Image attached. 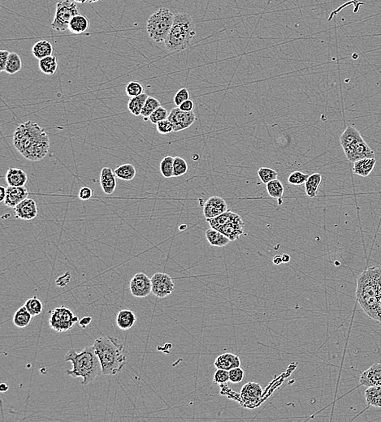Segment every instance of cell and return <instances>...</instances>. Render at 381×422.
I'll list each match as a JSON object with an SVG mask.
<instances>
[{
    "label": "cell",
    "instance_id": "cell-37",
    "mask_svg": "<svg viewBox=\"0 0 381 422\" xmlns=\"http://www.w3.org/2000/svg\"><path fill=\"white\" fill-rule=\"evenodd\" d=\"M266 186H267V193L271 198H278V199L282 198L285 192V188L283 184L278 179L270 181Z\"/></svg>",
    "mask_w": 381,
    "mask_h": 422
},
{
    "label": "cell",
    "instance_id": "cell-28",
    "mask_svg": "<svg viewBox=\"0 0 381 422\" xmlns=\"http://www.w3.org/2000/svg\"><path fill=\"white\" fill-rule=\"evenodd\" d=\"M52 52L53 47L52 43L46 40H42L35 43L32 48L33 54L37 59H42L52 55Z\"/></svg>",
    "mask_w": 381,
    "mask_h": 422
},
{
    "label": "cell",
    "instance_id": "cell-16",
    "mask_svg": "<svg viewBox=\"0 0 381 422\" xmlns=\"http://www.w3.org/2000/svg\"><path fill=\"white\" fill-rule=\"evenodd\" d=\"M359 382L366 388L381 386V363L373 364L370 368L362 373Z\"/></svg>",
    "mask_w": 381,
    "mask_h": 422
},
{
    "label": "cell",
    "instance_id": "cell-47",
    "mask_svg": "<svg viewBox=\"0 0 381 422\" xmlns=\"http://www.w3.org/2000/svg\"><path fill=\"white\" fill-rule=\"evenodd\" d=\"M229 381V371L217 369L214 374V383L215 384H225Z\"/></svg>",
    "mask_w": 381,
    "mask_h": 422
},
{
    "label": "cell",
    "instance_id": "cell-18",
    "mask_svg": "<svg viewBox=\"0 0 381 422\" xmlns=\"http://www.w3.org/2000/svg\"><path fill=\"white\" fill-rule=\"evenodd\" d=\"M221 233L230 239V241H234L239 239L244 234V222L240 215L232 222H228L221 228H219Z\"/></svg>",
    "mask_w": 381,
    "mask_h": 422
},
{
    "label": "cell",
    "instance_id": "cell-51",
    "mask_svg": "<svg viewBox=\"0 0 381 422\" xmlns=\"http://www.w3.org/2000/svg\"><path fill=\"white\" fill-rule=\"evenodd\" d=\"M93 196V190L89 187H82L78 193V198L82 201L89 200Z\"/></svg>",
    "mask_w": 381,
    "mask_h": 422
},
{
    "label": "cell",
    "instance_id": "cell-33",
    "mask_svg": "<svg viewBox=\"0 0 381 422\" xmlns=\"http://www.w3.org/2000/svg\"><path fill=\"white\" fill-rule=\"evenodd\" d=\"M363 136L356 129H354L353 127H347L344 133L340 136V142L342 145V148H345L346 146L351 145L355 141H358L359 139H361Z\"/></svg>",
    "mask_w": 381,
    "mask_h": 422
},
{
    "label": "cell",
    "instance_id": "cell-10",
    "mask_svg": "<svg viewBox=\"0 0 381 422\" xmlns=\"http://www.w3.org/2000/svg\"><path fill=\"white\" fill-rule=\"evenodd\" d=\"M168 118L173 125V131L176 133L183 131L192 126L197 119L193 111H181L179 107L172 109Z\"/></svg>",
    "mask_w": 381,
    "mask_h": 422
},
{
    "label": "cell",
    "instance_id": "cell-43",
    "mask_svg": "<svg viewBox=\"0 0 381 422\" xmlns=\"http://www.w3.org/2000/svg\"><path fill=\"white\" fill-rule=\"evenodd\" d=\"M127 96L129 99L134 97L139 96L144 94V88L141 83L138 82H130L128 83L125 88Z\"/></svg>",
    "mask_w": 381,
    "mask_h": 422
},
{
    "label": "cell",
    "instance_id": "cell-4",
    "mask_svg": "<svg viewBox=\"0 0 381 422\" xmlns=\"http://www.w3.org/2000/svg\"><path fill=\"white\" fill-rule=\"evenodd\" d=\"M195 36V24L192 17L187 13H177L164 44L169 51H182L190 47Z\"/></svg>",
    "mask_w": 381,
    "mask_h": 422
},
{
    "label": "cell",
    "instance_id": "cell-5",
    "mask_svg": "<svg viewBox=\"0 0 381 422\" xmlns=\"http://www.w3.org/2000/svg\"><path fill=\"white\" fill-rule=\"evenodd\" d=\"M356 299L366 315L377 321L376 304L378 296L367 270L363 272L358 279Z\"/></svg>",
    "mask_w": 381,
    "mask_h": 422
},
{
    "label": "cell",
    "instance_id": "cell-42",
    "mask_svg": "<svg viewBox=\"0 0 381 422\" xmlns=\"http://www.w3.org/2000/svg\"><path fill=\"white\" fill-rule=\"evenodd\" d=\"M258 175L262 183L267 185L270 181L277 179L278 173L277 170H273L272 168H261L258 170Z\"/></svg>",
    "mask_w": 381,
    "mask_h": 422
},
{
    "label": "cell",
    "instance_id": "cell-40",
    "mask_svg": "<svg viewBox=\"0 0 381 422\" xmlns=\"http://www.w3.org/2000/svg\"><path fill=\"white\" fill-rule=\"evenodd\" d=\"M189 170L188 164L184 158L176 156L174 158L173 162V176L180 177L186 175Z\"/></svg>",
    "mask_w": 381,
    "mask_h": 422
},
{
    "label": "cell",
    "instance_id": "cell-59",
    "mask_svg": "<svg viewBox=\"0 0 381 422\" xmlns=\"http://www.w3.org/2000/svg\"><path fill=\"white\" fill-rule=\"evenodd\" d=\"M290 262V256L288 254L282 255V262L283 263H288Z\"/></svg>",
    "mask_w": 381,
    "mask_h": 422
},
{
    "label": "cell",
    "instance_id": "cell-8",
    "mask_svg": "<svg viewBox=\"0 0 381 422\" xmlns=\"http://www.w3.org/2000/svg\"><path fill=\"white\" fill-rule=\"evenodd\" d=\"M77 14H79V10L74 1H59L56 4L54 20L52 23V29L58 32H64L65 30H69L70 21Z\"/></svg>",
    "mask_w": 381,
    "mask_h": 422
},
{
    "label": "cell",
    "instance_id": "cell-55",
    "mask_svg": "<svg viewBox=\"0 0 381 422\" xmlns=\"http://www.w3.org/2000/svg\"><path fill=\"white\" fill-rule=\"evenodd\" d=\"M376 311H377V321L381 322V296H379L377 304H376Z\"/></svg>",
    "mask_w": 381,
    "mask_h": 422
},
{
    "label": "cell",
    "instance_id": "cell-34",
    "mask_svg": "<svg viewBox=\"0 0 381 422\" xmlns=\"http://www.w3.org/2000/svg\"><path fill=\"white\" fill-rule=\"evenodd\" d=\"M148 97L147 94L144 93L139 96L129 99V102H128V109H129V112L135 116H141L144 104L146 102V99H148Z\"/></svg>",
    "mask_w": 381,
    "mask_h": 422
},
{
    "label": "cell",
    "instance_id": "cell-44",
    "mask_svg": "<svg viewBox=\"0 0 381 422\" xmlns=\"http://www.w3.org/2000/svg\"><path fill=\"white\" fill-rule=\"evenodd\" d=\"M307 178H308V175L307 174H305V173L302 172V171H299V170H297V171H294V172L291 173L289 175L288 182L290 185H292V186H302V185H304L306 183Z\"/></svg>",
    "mask_w": 381,
    "mask_h": 422
},
{
    "label": "cell",
    "instance_id": "cell-57",
    "mask_svg": "<svg viewBox=\"0 0 381 422\" xmlns=\"http://www.w3.org/2000/svg\"><path fill=\"white\" fill-rule=\"evenodd\" d=\"M273 263L275 265H280V263H282V256L277 255L273 257Z\"/></svg>",
    "mask_w": 381,
    "mask_h": 422
},
{
    "label": "cell",
    "instance_id": "cell-14",
    "mask_svg": "<svg viewBox=\"0 0 381 422\" xmlns=\"http://www.w3.org/2000/svg\"><path fill=\"white\" fill-rule=\"evenodd\" d=\"M228 205L223 198L218 196H213L203 205V215L206 219H212L228 211Z\"/></svg>",
    "mask_w": 381,
    "mask_h": 422
},
{
    "label": "cell",
    "instance_id": "cell-6",
    "mask_svg": "<svg viewBox=\"0 0 381 422\" xmlns=\"http://www.w3.org/2000/svg\"><path fill=\"white\" fill-rule=\"evenodd\" d=\"M174 17L173 13L168 8H162L153 13L146 24L149 37L158 43L164 42L171 30Z\"/></svg>",
    "mask_w": 381,
    "mask_h": 422
},
{
    "label": "cell",
    "instance_id": "cell-20",
    "mask_svg": "<svg viewBox=\"0 0 381 422\" xmlns=\"http://www.w3.org/2000/svg\"><path fill=\"white\" fill-rule=\"evenodd\" d=\"M136 314L130 309H121L116 318L117 326L122 331H128L135 325L137 321Z\"/></svg>",
    "mask_w": 381,
    "mask_h": 422
},
{
    "label": "cell",
    "instance_id": "cell-21",
    "mask_svg": "<svg viewBox=\"0 0 381 422\" xmlns=\"http://www.w3.org/2000/svg\"><path fill=\"white\" fill-rule=\"evenodd\" d=\"M8 186L13 187H23L27 183V174L20 168H8L5 176Z\"/></svg>",
    "mask_w": 381,
    "mask_h": 422
},
{
    "label": "cell",
    "instance_id": "cell-7",
    "mask_svg": "<svg viewBox=\"0 0 381 422\" xmlns=\"http://www.w3.org/2000/svg\"><path fill=\"white\" fill-rule=\"evenodd\" d=\"M49 326L53 331L62 333L70 331L79 321V318L67 307L60 306L50 311Z\"/></svg>",
    "mask_w": 381,
    "mask_h": 422
},
{
    "label": "cell",
    "instance_id": "cell-58",
    "mask_svg": "<svg viewBox=\"0 0 381 422\" xmlns=\"http://www.w3.org/2000/svg\"><path fill=\"white\" fill-rule=\"evenodd\" d=\"M8 389H9V386L7 385L6 383H2L1 386H0V390H1L2 392H6V391H8Z\"/></svg>",
    "mask_w": 381,
    "mask_h": 422
},
{
    "label": "cell",
    "instance_id": "cell-38",
    "mask_svg": "<svg viewBox=\"0 0 381 422\" xmlns=\"http://www.w3.org/2000/svg\"><path fill=\"white\" fill-rule=\"evenodd\" d=\"M160 106L161 103L158 99H156L154 97L149 96L148 99H146V102L144 104L141 116H143V118L146 120H147V119H149V117H150L151 114L153 113L154 111H156V109Z\"/></svg>",
    "mask_w": 381,
    "mask_h": 422
},
{
    "label": "cell",
    "instance_id": "cell-56",
    "mask_svg": "<svg viewBox=\"0 0 381 422\" xmlns=\"http://www.w3.org/2000/svg\"><path fill=\"white\" fill-rule=\"evenodd\" d=\"M7 194V188L4 186H0V203H4Z\"/></svg>",
    "mask_w": 381,
    "mask_h": 422
},
{
    "label": "cell",
    "instance_id": "cell-46",
    "mask_svg": "<svg viewBox=\"0 0 381 422\" xmlns=\"http://www.w3.org/2000/svg\"><path fill=\"white\" fill-rule=\"evenodd\" d=\"M156 129L158 133L162 135H166V134H171L172 132H174L173 125L169 118L158 122V124H156Z\"/></svg>",
    "mask_w": 381,
    "mask_h": 422
},
{
    "label": "cell",
    "instance_id": "cell-19",
    "mask_svg": "<svg viewBox=\"0 0 381 422\" xmlns=\"http://www.w3.org/2000/svg\"><path fill=\"white\" fill-rule=\"evenodd\" d=\"M100 186L102 190L106 195H111L117 188V176L109 168H104L100 174Z\"/></svg>",
    "mask_w": 381,
    "mask_h": 422
},
{
    "label": "cell",
    "instance_id": "cell-49",
    "mask_svg": "<svg viewBox=\"0 0 381 422\" xmlns=\"http://www.w3.org/2000/svg\"><path fill=\"white\" fill-rule=\"evenodd\" d=\"M188 99H190V93H189L188 89L186 88H182L175 94L174 103L176 104V106H179Z\"/></svg>",
    "mask_w": 381,
    "mask_h": 422
},
{
    "label": "cell",
    "instance_id": "cell-25",
    "mask_svg": "<svg viewBox=\"0 0 381 422\" xmlns=\"http://www.w3.org/2000/svg\"><path fill=\"white\" fill-rule=\"evenodd\" d=\"M89 27V19L86 16L77 14L72 18L69 23V30L74 34H82Z\"/></svg>",
    "mask_w": 381,
    "mask_h": 422
},
{
    "label": "cell",
    "instance_id": "cell-1",
    "mask_svg": "<svg viewBox=\"0 0 381 422\" xmlns=\"http://www.w3.org/2000/svg\"><path fill=\"white\" fill-rule=\"evenodd\" d=\"M13 146L28 160L41 161L49 153L50 138L45 129L35 122H25L13 134Z\"/></svg>",
    "mask_w": 381,
    "mask_h": 422
},
{
    "label": "cell",
    "instance_id": "cell-13",
    "mask_svg": "<svg viewBox=\"0 0 381 422\" xmlns=\"http://www.w3.org/2000/svg\"><path fill=\"white\" fill-rule=\"evenodd\" d=\"M262 389L259 383H248L243 386L241 390V398L245 407L254 408L257 406L262 398Z\"/></svg>",
    "mask_w": 381,
    "mask_h": 422
},
{
    "label": "cell",
    "instance_id": "cell-24",
    "mask_svg": "<svg viewBox=\"0 0 381 422\" xmlns=\"http://www.w3.org/2000/svg\"><path fill=\"white\" fill-rule=\"evenodd\" d=\"M206 238L210 245L215 247H225L230 242L228 237L212 227L206 231Z\"/></svg>",
    "mask_w": 381,
    "mask_h": 422
},
{
    "label": "cell",
    "instance_id": "cell-50",
    "mask_svg": "<svg viewBox=\"0 0 381 422\" xmlns=\"http://www.w3.org/2000/svg\"><path fill=\"white\" fill-rule=\"evenodd\" d=\"M9 54H10V52L8 51H6V50L0 51V72L5 71L6 65L8 62Z\"/></svg>",
    "mask_w": 381,
    "mask_h": 422
},
{
    "label": "cell",
    "instance_id": "cell-45",
    "mask_svg": "<svg viewBox=\"0 0 381 422\" xmlns=\"http://www.w3.org/2000/svg\"><path fill=\"white\" fill-rule=\"evenodd\" d=\"M169 112L163 106H158V108L156 109V111H154L153 113L151 114L149 119L150 121L154 124H158V122L163 121L164 119H167L169 118Z\"/></svg>",
    "mask_w": 381,
    "mask_h": 422
},
{
    "label": "cell",
    "instance_id": "cell-41",
    "mask_svg": "<svg viewBox=\"0 0 381 422\" xmlns=\"http://www.w3.org/2000/svg\"><path fill=\"white\" fill-rule=\"evenodd\" d=\"M371 281L373 283L374 287L376 288L377 296H381V268L379 267H370L367 269Z\"/></svg>",
    "mask_w": 381,
    "mask_h": 422
},
{
    "label": "cell",
    "instance_id": "cell-23",
    "mask_svg": "<svg viewBox=\"0 0 381 422\" xmlns=\"http://www.w3.org/2000/svg\"><path fill=\"white\" fill-rule=\"evenodd\" d=\"M376 159L375 158H363L361 160L354 163L353 170L355 175L366 177L371 174L376 166Z\"/></svg>",
    "mask_w": 381,
    "mask_h": 422
},
{
    "label": "cell",
    "instance_id": "cell-52",
    "mask_svg": "<svg viewBox=\"0 0 381 422\" xmlns=\"http://www.w3.org/2000/svg\"><path fill=\"white\" fill-rule=\"evenodd\" d=\"M70 279H71V274H70L69 272H67L65 274H63L62 276L58 278L57 280H56V284L59 287H65V285H67L69 283Z\"/></svg>",
    "mask_w": 381,
    "mask_h": 422
},
{
    "label": "cell",
    "instance_id": "cell-61",
    "mask_svg": "<svg viewBox=\"0 0 381 422\" xmlns=\"http://www.w3.org/2000/svg\"><path fill=\"white\" fill-rule=\"evenodd\" d=\"M100 0H88V3H97V2H99Z\"/></svg>",
    "mask_w": 381,
    "mask_h": 422
},
{
    "label": "cell",
    "instance_id": "cell-29",
    "mask_svg": "<svg viewBox=\"0 0 381 422\" xmlns=\"http://www.w3.org/2000/svg\"><path fill=\"white\" fill-rule=\"evenodd\" d=\"M32 318V315L25 306L20 307L16 311L13 316V323L18 328H25L30 325Z\"/></svg>",
    "mask_w": 381,
    "mask_h": 422
},
{
    "label": "cell",
    "instance_id": "cell-31",
    "mask_svg": "<svg viewBox=\"0 0 381 422\" xmlns=\"http://www.w3.org/2000/svg\"><path fill=\"white\" fill-rule=\"evenodd\" d=\"M114 172L117 178L120 180H124V181H131L136 176L137 170L134 165L129 164V163H125V164L117 167V169L114 170Z\"/></svg>",
    "mask_w": 381,
    "mask_h": 422
},
{
    "label": "cell",
    "instance_id": "cell-22",
    "mask_svg": "<svg viewBox=\"0 0 381 422\" xmlns=\"http://www.w3.org/2000/svg\"><path fill=\"white\" fill-rule=\"evenodd\" d=\"M240 358L233 353H225L220 355L215 360V366L216 369L229 371L232 369L240 367Z\"/></svg>",
    "mask_w": 381,
    "mask_h": 422
},
{
    "label": "cell",
    "instance_id": "cell-36",
    "mask_svg": "<svg viewBox=\"0 0 381 422\" xmlns=\"http://www.w3.org/2000/svg\"><path fill=\"white\" fill-rule=\"evenodd\" d=\"M24 306L26 308L28 311L30 312L33 318L42 314L43 309V304L37 296H33L31 298L28 299L27 301H25Z\"/></svg>",
    "mask_w": 381,
    "mask_h": 422
},
{
    "label": "cell",
    "instance_id": "cell-11",
    "mask_svg": "<svg viewBox=\"0 0 381 422\" xmlns=\"http://www.w3.org/2000/svg\"><path fill=\"white\" fill-rule=\"evenodd\" d=\"M129 290L136 298H145L152 293V283L146 274L137 273L129 283Z\"/></svg>",
    "mask_w": 381,
    "mask_h": 422
},
{
    "label": "cell",
    "instance_id": "cell-12",
    "mask_svg": "<svg viewBox=\"0 0 381 422\" xmlns=\"http://www.w3.org/2000/svg\"><path fill=\"white\" fill-rule=\"evenodd\" d=\"M343 150L348 160L352 163H355L363 158H374L375 156L374 151L366 144V141H364L363 137L351 145L345 147Z\"/></svg>",
    "mask_w": 381,
    "mask_h": 422
},
{
    "label": "cell",
    "instance_id": "cell-48",
    "mask_svg": "<svg viewBox=\"0 0 381 422\" xmlns=\"http://www.w3.org/2000/svg\"><path fill=\"white\" fill-rule=\"evenodd\" d=\"M245 376L244 371L240 367L233 368L229 371V381L233 383H240Z\"/></svg>",
    "mask_w": 381,
    "mask_h": 422
},
{
    "label": "cell",
    "instance_id": "cell-39",
    "mask_svg": "<svg viewBox=\"0 0 381 422\" xmlns=\"http://www.w3.org/2000/svg\"><path fill=\"white\" fill-rule=\"evenodd\" d=\"M174 158L172 156H166L163 158L160 163V172L164 178H171L173 176Z\"/></svg>",
    "mask_w": 381,
    "mask_h": 422
},
{
    "label": "cell",
    "instance_id": "cell-9",
    "mask_svg": "<svg viewBox=\"0 0 381 422\" xmlns=\"http://www.w3.org/2000/svg\"><path fill=\"white\" fill-rule=\"evenodd\" d=\"M151 279L152 293L158 298H165L173 292L175 285L169 274L158 272L153 274Z\"/></svg>",
    "mask_w": 381,
    "mask_h": 422
},
{
    "label": "cell",
    "instance_id": "cell-3",
    "mask_svg": "<svg viewBox=\"0 0 381 422\" xmlns=\"http://www.w3.org/2000/svg\"><path fill=\"white\" fill-rule=\"evenodd\" d=\"M94 350L99 356L104 375H116L126 363L124 346L117 338L104 336L94 340Z\"/></svg>",
    "mask_w": 381,
    "mask_h": 422
},
{
    "label": "cell",
    "instance_id": "cell-32",
    "mask_svg": "<svg viewBox=\"0 0 381 422\" xmlns=\"http://www.w3.org/2000/svg\"><path fill=\"white\" fill-rule=\"evenodd\" d=\"M365 398L369 405L381 407V386L368 387L365 391Z\"/></svg>",
    "mask_w": 381,
    "mask_h": 422
},
{
    "label": "cell",
    "instance_id": "cell-15",
    "mask_svg": "<svg viewBox=\"0 0 381 422\" xmlns=\"http://www.w3.org/2000/svg\"><path fill=\"white\" fill-rule=\"evenodd\" d=\"M16 217L25 221H30L37 217V206L32 198H26L14 208Z\"/></svg>",
    "mask_w": 381,
    "mask_h": 422
},
{
    "label": "cell",
    "instance_id": "cell-26",
    "mask_svg": "<svg viewBox=\"0 0 381 422\" xmlns=\"http://www.w3.org/2000/svg\"><path fill=\"white\" fill-rule=\"evenodd\" d=\"M239 216V215L233 212V211H226V212L221 214L219 216L212 218V219H207L208 223L210 225V227H212L214 229L219 230L221 227H223L225 225L227 224L228 222H232L233 220L235 219Z\"/></svg>",
    "mask_w": 381,
    "mask_h": 422
},
{
    "label": "cell",
    "instance_id": "cell-17",
    "mask_svg": "<svg viewBox=\"0 0 381 422\" xmlns=\"http://www.w3.org/2000/svg\"><path fill=\"white\" fill-rule=\"evenodd\" d=\"M28 196H29V192L25 186L23 187L8 186L7 188L4 205L7 207L15 208L21 202L28 198Z\"/></svg>",
    "mask_w": 381,
    "mask_h": 422
},
{
    "label": "cell",
    "instance_id": "cell-60",
    "mask_svg": "<svg viewBox=\"0 0 381 422\" xmlns=\"http://www.w3.org/2000/svg\"><path fill=\"white\" fill-rule=\"evenodd\" d=\"M73 1H74L75 3H85L88 2V0H73Z\"/></svg>",
    "mask_w": 381,
    "mask_h": 422
},
{
    "label": "cell",
    "instance_id": "cell-53",
    "mask_svg": "<svg viewBox=\"0 0 381 422\" xmlns=\"http://www.w3.org/2000/svg\"><path fill=\"white\" fill-rule=\"evenodd\" d=\"M178 107L181 109V111H188V112L193 111V109H194V102L190 99H188V100L184 101L183 103H181Z\"/></svg>",
    "mask_w": 381,
    "mask_h": 422
},
{
    "label": "cell",
    "instance_id": "cell-27",
    "mask_svg": "<svg viewBox=\"0 0 381 422\" xmlns=\"http://www.w3.org/2000/svg\"><path fill=\"white\" fill-rule=\"evenodd\" d=\"M322 182V175L319 173H314L309 175L305 183L306 193L311 198H316L319 191V186Z\"/></svg>",
    "mask_w": 381,
    "mask_h": 422
},
{
    "label": "cell",
    "instance_id": "cell-35",
    "mask_svg": "<svg viewBox=\"0 0 381 422\" xmlns=\"http://www.w3.org/2000/svg\"><path fill=\"white\" fill-rule=\"evenodd\" d=\"M22 68V61L20 55L16 52H10L8 62L6 65L5 72L8 74L13 75L20 72Z\"/></svg>",
    "mask_w": 381,
    "mask_h": 422
},
{
    "label": "cell",
    "instance_id": "cell-30",
    "mask_svg": "<svg viewBox=\"0 0 381 422\" xmlns=\"http://www.w3.org/2000/svg\"><path fill=\"white\" fill-rule=\"evenodd\" d=\"M38 66H39L40 70L42 73L52 76L57 71L59 65H58L56 57L54 56V55H50V56L46 57L43 59H39Z\"/></svg>",
    "mask_w": 381,
    "mask_h": 422
},
{
    "label": "cell",
    "instance_id": "cell-54",
    "mask_svg": "<svg viewBox=\"0 0 381 422\" xmlns=\"http://www.w3.org/2000/svg\"><path fill=\"white\" fill-rule=\"evenodd\" d=\"M91 317H84L83 319H81L79 321V325L82 326V328H86L88 325L91 323Z\"/></svg>",
    "mask_w": 381,
    "mask_h": 422
},
{
    "label": "cell",
    "instance_id": "cell-2",
    "mask_svg": "<svg viewBox=\"0 0 381 422\" xmlns=\"http://www.w3.org/2000/svg\"><path fill=\"white\" fill-rule=\"evenodd\" d=\"M65 360L72 364V370L66 371V373L73 378H82V385L93 383L103 374L101 363L93 345L87 347L80 353L73 348L70 349L65 355Z\"/></svg>",
    "mask_w": 381,
    "mask_h": 422
}]
</instances>
